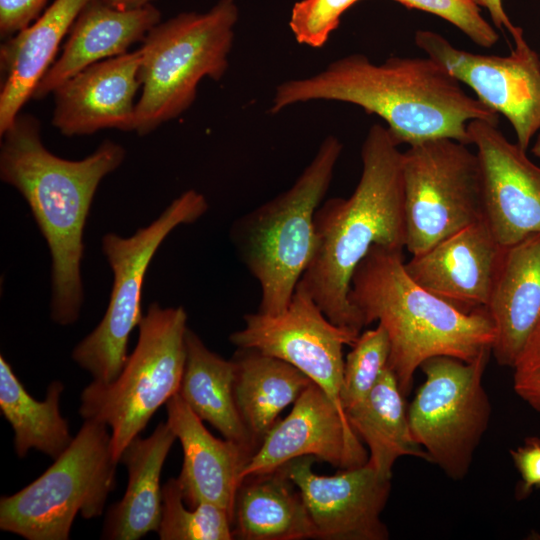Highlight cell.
I'll list each match as a JSON object with an SVG mask.
<instances>
[{"label":"cell","instance_id":"cell-1","mask_svg":"<svg viewBox=\"0 0 540 540\" xmlns=\"http://www.w3.org/2000/svg\"><path fill=\"white\" fill-rule=\"evenodd\" d=\"M310 101L350 103L386 123L397 145L439 138L470 144L473 120L498 124V113L468 95L440 63L426 57H391L381 64L354 53L316 74L287 80L275 90L270 113Z\"/></svg>","mask_w":540,"mask_h":540},{"label":"cell","instance_id":"cell-2","mask_svg":"<svg viewBox=\"0 0 540 540\" xmlns=\"http://www.w3.org/2000/svg\"><path fill=\"white\" fill-rule=\"evenodd\" d=\"M35 116L19 114L2 133L0 178L27 202L51 257L50 317L75 323L84 300L81 262L84 229L97 188L126 157L125 148L104 140L81 160H67L43 144Z\"/></svg>","mask_w":540,"mask_h":540},{"label":"cell","instance_id":"cell-3","mask_svg":"<svg viewBox=\"0 0 540 540\" xmlns=\"http://www.w3.org/2000/svg\"><path fill=\"white\" fill-rule=\"evenodd\" d=\"M386 126L374 124L361 147L362 172L353 193L318 207L316 247L299 285L334 324L360 334L348 294L353 273L373 245L405 247L402 152Z\"/></svg>","mask_w":540,"mask_h":540},{"label":"cell","instance_id":"cell-4","mask_svg":"<svg viewBox=\"0 0 540 540\" xmlns=\"http://www.w3.org/2000/svg\"><path fill=\"white\" fill-rule=\"evenodd\" d=\"M348 299L364 326L378 321L385 328L388 367L404 396L425 360L445 355L469 362L492 350L487 309L465 313L421 287L405 269L403 248L373 245L353 273Z\"/></svg>","mask_w":540,"mask_h":540},{"label":"cell","instance_id":"cell-5","mask_svg":"<svg viewBox=\"0 0 540 540\" xmlns=\"http://www.w3.org/2000/svg\"><path fill=\"white\" fill-rule=\"evenodd\" d=\"M342 150L337 137L327 136L291 187L232 224L231 242L260 286L258 312L275 315L288 307L313 258L315 213Z\"/></svg>","mask_w":540,"mask_h":540},{"label":"cell","instance_id":"cell-6","mask_svg":"<svg viewBox=\"0 0 540 540\" xmlns=\"http://www.w3.org/2000/svg\"><path fill=\"white\" fill-rule=\"evenodd\" d=\"M239 11L235 0H219L205 12H182L160 21L141 42L134 132L147 135L184 113L200 81H219L229 66Z\"/></svg>","mask_w":540,"mask_h":540},{"label":"cell","instance_id":"cell-7","mask_svg":"<svg viewBox=\"0 0 540 540\" xmlns=\"http://www.w3.org/2000/svg\"><path fill=\"white\" fill-rule=\"evenodd\" d=\"M138 330L136 346L119 376L109 384L92 381L80 397L81 417L110 428L118 462L154 413L178 392L185 367L188 326L182 306L151 303Z\"/></svg>","mask_w":540,"mask_h":540},{"label":"cell","instance_id":"cell-8","mask_svg":"<svg viewBox=\"0 0 540 540\" xmlns=\"http://www.w3.org/2000/svg\"><path fill=\"white\" fill-rule=\"evenodd\" d=\"M104 423L85 419L68 448L37 479L0 498V529L27 540H67L75 517H99L118 461Z\"/></svg>","mask_w":540,"mask_h":540},{"label":"cell","instance_id":"cell-9","mask_svg":"<svg viewBox=\"0 0 540 540\" xmlns=\"http://www.w3.org/2000/svg\"><path fill=\"white\" fill-rule=\"evenodd\" d=\"M207 210L205 196L190 189L133 235L122 237L111 232L103 236L102 251L113 273L108 307L100 323L72 351L74 362L89 372L93 381L109 384L122 371L129 336L143 318L144 278L162 242L176 227L194 223Z\"/></svg>","mask_w":540,"mask_h":540},{"label":"cell","instance_id":"cell-10","mask_svg":"<svg viewBox=\"0 0 540 540\" xmlns=\"http://www.w3.org/2000/svg\"><path fill=\"white\" fill-rule=\"evenodd\" d=\"M491 354L469 362L445 355L425 360V380L407 409L414 439L453 480L467 475L488 428L491 406L482 379Z\"/></svg>","mask_w":540,"mask_h":540},{"label":"cell","instance_id":"cell-11","mask_svg":"<svg viewBox=\"0 0 540 540\" xmlns=\"http://www.w3.org/2000/svg\"><path fill=\"white\" fill-rule=\"evenodd\" d=\"M401 168L405 247L412 256L482 219L479 161L466 144L439 138L411 145Z\"/></svg>","mask_w":540,"mask_h":540},{"label":"cell","instance_id":"cell-12","mask_svg":"<svg viewBox=\"0 0 540 540\" xmlns=\"http://www.w3.org/2000/svg\"><path fill=\"white\" fill-rule=\"evenodd\" d=\"M512 38L514 48L507 56L462 50L429 30L417 31L415 44L469 86L484 105L503 114L514 129L516 143L527 152L540 130V57L525 40L522 28Z\"/></svg>","mask_w":540,"mask_h":540},{"label":"cell","instance_id":"cell-13","mask_svg":"<svg viewBox=\"0 0 540 540\" xmlns=\"http://www.w3.org/2000/svg\"><path fill=\"white\" fill-rule=\"evenodd\" d=\"M359 334L331 322L313 298L297 284L288 307L275 315L244 316V327L229 336L237 348L279 358L303 372L345 413L340 400L343 348Z\"/></svg>","mask_w":540,"mask_h":540},{"label":"cell","instance_id":"cell-14","mask_svg":"<svg viewBox=\"0 0 540 540\" xmlns=\"http://www.w3.org/2000/svg\"><path fill=\"white\" fill-rule=\"evenodd\" d=\"M468 135L480 166L482 219L498 244L540 233V167L496 123L473 120Z\"/></svg>","mask_w":540,"mask_h":540},{"label":"cell","instance_id":"cell-15","mask_svg":"<svg viewBox=\"0 0 540 540\" xmlns=\"http://www.w3.org/2000/svg\"><path fill=\"white\" fill-rule=\"evenodd\" d=\"M313 456L295 458L284 468L299 489L316 529V539L385 540L389 538L381 513L391 480L368 463L341 469L332 476L314 473Z\"/></svg>","mask_w":540,"mask_h":540},{"label":"cell","instance_id":"cell-16","mask_svg":"<svg viewBox=\"0 0 540 540\" xmlns=\"http://www.w3.org/2000/svg\"><path fill=\"white\" fill-rule=\"evenodd\" d=\"M304 456L339 469L362 466L369 456L346 414L313 382L293 403L290 413L267 432L245 465L241 481Z\"/></svg>","mask_w":540,"mask_h":540},{"label":"cell","instance_id":"cell-17","mask_svg":"<svg viewBox=\"0 0 540 540\" xmlns=\"http://www.w3.org/2000/svg\"><path fill=\"white\" fill-rule=\"evenodd\" d=\"M140 48L88 66L54 91L52 125L65 136L134 131Z\"/></svg>","mask_w":540,"mask_h":540},{"label":"cell","instance_id":"cell-18","mask_svg":"<svg viewBox=\"0 0 540 540\" xmlns=\"http://www.w3.org/2000/svg\"><path fill=\"white\" fill-rule=\"evenodd\" d=\"M502 246L483 219L405 262L421 287L465 313L487 307Z\"/></svg>","mask_w":540,"mask_h":540},{"label":"cell","instance_id":"cell-19","mask_svg":"<svg viewBox=\"0 0 540 540\" xmlns=\"http://www.w3.org/2000/svg\"><path fill=\"white\" fill-rule=\"evenodd\" d=\"M165 407L166 422L182 445L183 465L177 480L185 505L215 504L228 512L233 523L241 473L253 453L232 440L214 437L178 393Z\"/></svg>","mask_w":540,"mask_h":540},{"label":"cell","instance_id":"cell-20","mask_svg":"<svg viewBox=\"0 0 540 540\" xmlns=\"http://www.w3.org/2000/svg\"><path fill=\"white\" fill-rule=\"evenodd\" d=\"M486 309L495 330L491 353L512 368L540 321V233L502 246Z\"/></svg>","mask_w":540,"mask_h":540},{"label":"cell","instance_id":"cell-21","mask_svg":"<svg viewBox=\"0 0 540 540\" xmlns=\"http://www.w3.org/2000/svg\"><path fill=\"white\" fill-rule=\"evenodd\" d=\"M161 21L153 4L121 9L106 0L88 3L72 25L61 56L37 85L32 99L52 94L64 81L97 62L125 54Z\"/></svg>","mask_w":540,"mask_h":540},{"label":"cell","instance_id":"cell-22","mask_svg":"<svg viewBox=\"0 0 540 540\" xmlns=\"http://www.w3.org/2000/svg\"><path fill=\"white\" fill-rule=\"evenodd\" d=\"M91 1L54 0L29 26L1 44L0 134L32 99L61 41Z\"/></svg>","mask_w":540,"mask_h":540},{"label":"cell","instance_id":"cell-23","mask_svg":"<svg viewBox=\"0 0 540 540\" xmlns=\"http://www.w3.org/2000/svg\"><path fill=\"white\" fill-rule=\"evenodd\" d=\"M167 422H160L146 438L135 437L125 447L119 462L128 471V484L120 501L107 511L102 538L137 540L156 531L161 521L160 475L176 440Z\"/></svg>","mask_w":540,"mask_h":540},{"label":"cell","instance_id":"cell-24","mask_svg":"<svg viewBox=\"0 0 540 540\" xmlns=\"http://www.w3.org/2000/svg\"><path fill=\"white\" fill-rule=\"evenodd\" d=\"M316 535L302 495L284 466L242 480L235 499L234 538L302 540Z\"/></svg>","mask_w":540,"mask_h":540},{"label":"cell","instance_id":"cell-25","mask_svg":"<svg viewBox=\"0 0 540 540\" xmlns=\"http://www.w3.org/2000/svg\"><path fill=\"white\" fill-rule=\"evenodd\" d=\"M186 360L178 394L202 420L215 427L225 439L254 453L259 447L246 428L234 396L235 366L209 350L188 328Z\"/></svg>","mask_w":540,"mask_h":540},{"label":"cell","instance_id":"cell-26","mask_svg":"<svg viewBox=\"0 0 540 540\" xmlns=\"http://www.w3.org/2000/svg\"><path fill=\"white\" fill-rule=\"evenodd\" d=\"M234 396L239 414L260 446L277 417L312 383L309 377L279 358L249 348H237Z\"/></svg>","mask_w":540,"mask_h":540},{"label":"cell","instance_id":"cell-27","mask_svg":"<svg viewBox=\"0 0 540 540\" xmlns=\"http://www.w3.org/2000/svg\"><path fill=\"white\" fill-rule=\"evenodd\" d=\"M404 397L387 367L370 393L345 410L350 426L369 449L367 463L385 479H392L393 466L402 456L430 462L412 435Z\"/></svg>","mask_w":540,"mask_h":540},{"label":"cell","instance_id":"cell-28","mask_svg":"<svg viewBox=\"0 0 540 540\" xmlns=\"http://www.w3.org/2000/svg\"><path fill=\"white\" fill-rule=\"evenodd\" d=\"M63 390L62 382L53 381L43 401L34 399L0 356V410L14 432L13 445L19 458L35 449L55 460L71 444L69 423L60 412Z\"/></svg>","mask_w":540,"mask_h":540},{"label":"cell","instance_id":"cell-29","mask_svg":"<svg viewBox=\"0 0 540 540\" xmlns=\"http://www.w3.org/2000/svg\"><path fill=\"white\" fill-rule=\"evenodd\" d=\"M161 540H231L233 523L228 512L212 503L186 507L177 478L162 486Z\"/></svg>","mask_w":540,"mask_h":540},{"label":"cell","instance_id":"cell-30","mask_svg":"<svg viewBox=\"0 0 540 540\" xmlns=\"http://www.w3.org/2000/svg\"><path fill=\"white\" fill-rule=\"evenodd\" d=\"M344 360L340 400L343 410L361 402L388 367L390 343L385 328L378 323L374 329L359 334Z\"/></svg>","mask_w":540,"mask_h":540},{"label":"cell","instance_id":"cell-31","mask_svg":"<svg viewBox=\"0 0 540 540\" xmlns=\"http://www.w3.org/2000/svg\"><path fill=\"white\" fill-rule=\"evenodd\" d=\"M360 0H301L294 4L289 27L299 44L323 47L341 16Z\"/></svg>","mask_w":540,"mask_h":540},{"label":"cell","instance_id":"cell-32","mask_svg":"<svg viewBox=\"0 0 540 540\" xmlns=\"http://www.w3.org/2000/svg\"><path fill=\"white\" fill-rule=\"evenodd\" d=\"M413 9L422 10L450 22L475 44L491 48L499 40L494 27L482 16L473 0H395Z\"/></svg>","mask_w":540,"mask_h":540},{"label":"cell","instance_id":"cell-33","mask_svg":"<svg viewBox=\"0 0 540 540\" xmlns=\"http://www.w3.org/2000/svg\"><path fill=\"white\" fill-rule=\"evenodd\" d=\"M512 369L515 393L540 413V321L527 339Z\"/></svg>","mask_w":540,"mask_h":540},{"label":"cell","instance_id":"cell-34","mask_svg":"<svg viewBox=\"0 0 540 540\" xmlns=\"http://www.w3.org/2000/svg\"><path fill=\"white\" fill-rule=\"evenodd\" d=\"M48 0H0V36L6 40L29 26Z\"/></svg>","mask_w":540,"mask_h":540},{"label":"cell","instance_id":"cell-35","mask_svg":"<svg viewBox=\"0 0 540 540\" xmlns=\"http://www.w3.org/2000/svg\"><path fill=\"white\" fill-rule=\"evenodd\" d=\"M520 475L519 496H527L540 488V438L529 437L524 444L510 451Z\"/></svg>","mask_w":540,"mask_h":540},{"label":"cell","instance_id":"cell-36","mask_svg":"<svg viewBox=\"0 0 540 540\" xmlns=\"http://www.w3.org/2000/svg\"><path fill=\"white\" fill-rule=\"evenodd\" d=\"M479 7L488 10L493 23L498 29H506L511 35L514 34L518 26H515L503 7L502 0H473Z\"/></svg>","mask_w":540,"mask_h":540},{"label":"cell","instance_id":"cell-37","mask_svg":"<svg viewBox=\"0 0 540 540\" xmlns=\"http://www.w3.org/2000/svg\"><path fill=\"white\" fill-rule=\"evenodd\" d=\"M112 6L121 9H135L153 4L155 0H106Z\"/></svg>","mask_w":540,"mask_h":540},{"label":"cell","instance_id":"cell-38","mask_svg":"<svg viewBox=\"0 0 540 540\" xmlns=\"http://www.w3.org/2000/svg\"><path fill=\"white\" fill-rule=\"evenodd\" d=\"M531 151L537 158L540 159V132L536 135V139Z\"/></svg>","mask_w":540,"mask_h":540}]
</instances>
